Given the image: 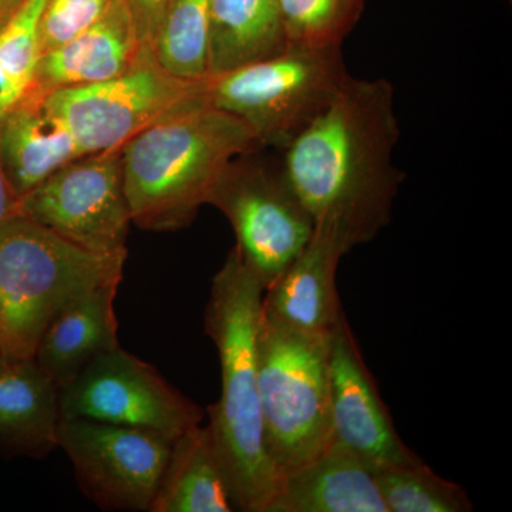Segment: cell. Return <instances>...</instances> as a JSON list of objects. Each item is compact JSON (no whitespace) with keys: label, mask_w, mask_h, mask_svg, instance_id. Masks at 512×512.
Segmentation results:
<instances>
[{"label":"cell","mask_w":512,"mask_h":512,"mask_svg":"<svg viewBox=\"0 0 512 512\" xmlns=\"http://www.w3.org/2000/svg\"><path fill=\"white\" fill-rule=\"evenodd\" d=\"M399 134L393 84L350 76L328 109L281 151L313 225L332 229L350 251L392 220L404 178L393 164Z\"/></svg>","instance_id":"1"},{"label":"cell","mask_w":512,"mask_h":512,"mask_svg":"<svg viewBox=\"0 0 512 512\" xmlns=\"http://www.w3.org/2000/svg\"><path fill=\"white\" fill-rule=\"evenodd\" d=\"M264 286L237 249L212 279L205 330L220 356L221 396L207 407L212 443L235 510L268 512L279 480L265 453L258 387Z\"/></svg>","instance_id":"2"},{"label":"cell","mask_w":512,"mask_h":512,"mask_svg":"<svg viewBox=\"0 0 512 512\" xmlns=\"http://www.w3.org/2000/svg\"><path fill=\"white\" fill-rule=\"evenodd\" d=\"M258 148L247 123L204 100L167 114L123 147L131 222L151 232L188 227L232 158Z\"/></svg>","instance_id":"3"},{"label":"cell","mask_w":512,"mask_h":512,"mask_svg":"<svg viewBox=\"0 0 512 512\" xmlns=\"http://www.w3.org/2000/svg\"><path fill=\"white\" fill-rule=\"evenodd\" d=\"M128 254L87 251L36 222L0 224V355L33 359L50 320L84 292L123 279Z\"/></svg>","instance_id":"4"},{"label":"cell","mask_w":512,"mask_h":512,"mask_svg":"<svg viewBox=\"0 0 512 512\" xmlns=\"http://www.w3.org/2000/svg\"><path fill=\"white\" fill-rule=\"evenodd\" d=\"M328 338L282 328L261 313L258 387L262 436L278 480L332 444Z\"/></svg>","instance_id":"5"},{"label":"cell","mask_w":512,"mask_h":512,"mask_svg":"<svg viewBox=\"0 0 512 512\" xmlns=\"http://www.w3.org/2000/svg\"><path fill=\"white\" fill-rule=\"evenodd\" d=\"M350 74L340 47L288 46L279 55L205 79V103L247 123L284 151L335 100Z\"/></svg>","instance_id":"6"},{"label":"cell","mask_w":512,"mask_h":512,"mask_svg":"<svg viewBox=\"0 0 512 512\" xmlns=\"http://www.w3.org/2000/svg\"><path fill=\"white\" fill-rule=\"evenodd\" d=\"M272 151L258 148L232 158L208 202L231 222L235 249L265 291L308 244L315 227L281 153Z\"/></svg>","instance_id":"7"},{"label":"cell","mask_w":512,"mask_h":512,"mask_svg":"<svg viewBox=\"0 0 512 512\" xmlns=\"http://www.w3.org/2000/svg\"><path fill=\"white\" fill-rule=\"evenodd\" d=\"M204 84L205 80L190 82L165 72L153 50L144 49L120 76L43 94L46 106L86 156L124 147L167 114L204 100Z\"/></svg>","instance_id":"8"},{"label":"cell","mask_w":512,"mask_h":512,"mask_svg":"<svg viewBox=\"0 0 512 512\" xmlns=\"http://www.w3.org/2000/svg\"><path fill=\"white\" fill-rule=\"evenodd\" d=\"M16 214L87 251L128 254L123 147L74 158L20 198Z\"/></svg>","instance_id":"9"},{"label":"cell","mask_w":512,"mask_h":512,"mask_svg":"<svg viewBox=\"0 0 512 512\" xmlns=\"http://www.w3.org/2000/svg\"><path fill=\"white\" fill-rule=\"evenodd\" d=\"M60 419H89L160 431L170 439L198 426L204 410L150 363L123 348L94 357L57 389Z\"/></svg>","instance_id":"10"},{"label":"cell","mask_w":512,"mask_h":512,"mask_svg":"<svg viewBox=\"0 0 512 512\" xmlns=\"http://www.w3.org/2000/svg\"><path fill=\"white\" fill-rule=\"evenodd\" d=\"M173 441L160 431L89 419L57 426V448L80 490L106 511H150Z\"/></svg>","instance_id":"11"},{"label":"cell","mask_w":512,"mask_h":512,"mask_svg":"<svg viewBox=\"0 0 512 512\" xmlns=\"http://www.w3.org/2000/svg\"><path fill=\"white\" fill-rule=\"evenodd\" d=\"M333 440L373 470L420 460L400 439L346 315L328 338Z\"/></svg>","instance_id":"12"},{"label":"cell","mask_w":512,"mask_h":512,"mask_svg":"<svg viewBox=\"0 0 512 512\" xmlns=\"http://www.w3.org/2000/svg\"><path fill=\"white\" fill-rule=\"evenodd\" d=\"M349 252L332 229L313 227L308 244L264 292L262 316L295 332L329 336L345 315L336 275L340 259Z\"/></svg>","instance_id":"13"},{"label":"cell","mask_w":512,"mask_h":512,"mask_svg":"<svg viewBox=\"0 0 512 512\" xmlns=\"http://www.w3.org/2000/svg\"><path fill=\"white\" fill-rule=\"evenodd\" d=\"M144 49L126 0H114L89 29L40 56L35 92L106 82L130 69Z\"/></svg>","instance_id":"14"},{"label":"cell","mask_w":512,"mask_h":512,"mask_svg":"<svg viewBox=\"0 0 512 512\" xmlns=\"http://www.w3.org/2000/svg\"><path fill=\"white\" fill-rule=\"evenodd\" d=\"M268 512H389L375 470L333 440L308 464L286 474Z\"/></svg>","instance_id":"15"},{"label":"cell","mask_w":512,"mask_h":512,"mask_svg":"<svg viewBox=\"0 0 512 512\" xmlns=\"http://www.w3.org/2000/svg\"><path fill=\"white\" fill-rule=\"evenodd\" d=\"M120 282H106L84 292L43 330L33 360L57 389L79 375L94 357L120 348L114 309Z\"/></svg>","instance_id":"16"},{"label":"cell","mask_w":512,"mask_h":512,"mask_svg":"<svg viewBox=\"0 0 512 512\" xmlns=\"http://www.w3.org/2000/svg\"><path fill=\"white\" fill-rule=\"evenodd\" d=\"M80 156L43 93L33 92L0 119V168L18 201Z\"/></svg>","instance_id":"17"},{"label":"cell","mask_w":512,"mask_h":512,"mask_svg":"<svg viewBox=\"0 0 512 512\" xmlns=\"http://www.w3.org/2000/svg\"><path fill=\"white\" fill-rule=\"evenodd\" d=\"M59 421L56 384L35 360L0 366V457L49 456Z\"/></svg>","instance_id":"18"},{"label":"cell","mask_w":512,"mask_h":512,"mask_svg":"<svg viewBox=\"0 0 512 512\" xmlns=\"http://www.w3.org/2000/svg\"><path fill=\"white\" fill-rule=\"evenodd\" d=\"M235 510L224 468L207 426L191 427L173 441L148 512Z\"/></svg>","instance_id":"19"},{"label":"cell","mask_w":512,"mask_h":512,"mask_svg":"<svg viewBox=\"0 0 512 512\" xmlns=\"http://www.w3.org/2000/svg\"><path fill=\"white\" fill-rule=\"evenodd\" d=\"M286 47L278 0H210V76L269 59Z\"/></svg>","instance_id":"20"},{"label":"cell","mask_w":512,"mask_h":512,"mask_svg":"<svg viewBox=\"0 0 512 512\" xmlns=\"http://www.w3.org/2000/svg\"><path fill=\"white\" fill-rule=\"evenodd\" d=\"M153 55L174 77H210V0H171L154 36Z\"/></svg>","instance_id":"21"},{"label":"cell","mask_w":512,"mask_h":512,"mask_svg":"<svg viewBox=\"0 0 512 512\" xmlns=\"http://www.w3.org/2000/svg\"><path fill=\"white\" fill-rule=\"evenodd\" d=\"M43 6L45 0H23L0 33V119L35 92Z\"/></svg>","instance_id":"22"},{"label":"cell","mask_w":512,"mask_h":512,"mask_svg":"<svg viewBox=\"0 0 512 512\" xmlns=\"http://www.w3.org/2000/svg\"><path fill=\"white\" fill-rule=\"evenodd\" d=\"M389 512H471L463 487L440 477L423 460L375 470Z\"/></svg>","instance_id":"23"},{"label":"cell","mask_w":512,"mask_h":512,"mask_svg":"<svg viewBox=\"0 0 512 512\" xmlns=\"http://www.w3.org/2000/svg\"><path fill=\"white\" fill-rule=\"evenodd\" d=\"M367 0H278L288 46L340 47Z\"/></svg>","instance_id":"24"},{"label":"cell","mask_w":512,"mask_h":512,"mask_svg":"<svg viewBox=\"0 0 512 512\" xmlns=\"http://www.w3.org/2000/svg\"><path fill=\"white\" fill-rule=\"evenodd\" d=\"M113 3L114 0H45L39 22L42 55L89 29Z\"/></svg>","instance_id":"25"},{"label":"cell","mask_w":512,"mask_h":512,"mask_svg":"<svg viewBox=\"0 0 512 512\" xmlns=\"http://www.w3.org/2000/svg\"><path fill=\"white\" fill-rule=\"evenodd\" d=\"M141 45L151 49L154 36L171 0H126Z\"/></svg>","instance_id":"26"},{"label":"cell","mask_w":512,"mask_h":512,"mask_svg":"<svg viewBox=\"0 0 512 512\" xmlns=\"http://www.w3.org/2000/svg\"><path fill=\"white\" fill-rule=\"evenodd\" d=\"M18 208V200H16L13 192L10 191L8 181L0 168V224L8 220L9 217L16 214Z\"/></svg>","instance_id":"27"},{"label":"cell","mask_w":512,"mask_h":512,"mask_svg":"<svg viewBox=\"0 0 512 512\" xmlns=\"http://www.w3.org/2000/svg\"><path fill=\"white\" fill-rule=\"evenodd\" d=\"M22 2L23 0H0V33L8 26Z\"/></svg>","instance_id":"28"},{"label":"cell","mask_w":512,"mask_h":512,"mask_svg":"<svg viewBox=\"0 0 512 512\" xmlns=\"http://www.w3.org/2000/svg\"><path fill=\"white\" fill-rule=\"evenodd\" d=\"M5 365V362H3L2 355H0V366Z\"/></svg>","instance_id":"29"}]
</instances>
